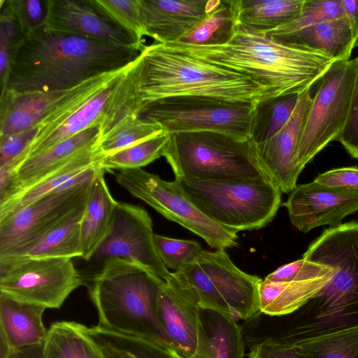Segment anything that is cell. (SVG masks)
Wrapping results in <instances>:
<instances>
[{"label": "cell", "mask_w": 358, "mask_h": 358, "mask_svg": "<svg viewBox=\"0 0 358 358\" xmlns=\"http://www.w3.org/2000/svg\"><path fill=\"white\" fill-rule=\"evenodd\" d=\"M140 52L134 47L102 43L44 25L18 43L6 90L27 94L70 89L127 66Z\"/></svg>", "instance_id": "cell-1"}, {"label": "cell", "mask_w": 358, "mask_h": 358, "mask_svg": "<svg viewBox=\"0 0 358 358\" xmlns=\"http://www.w3.org/2000/svg\"><path fill=\"white\" fill-rule=\"evenodd\" d=\"M163 45L245 75L271 97L298 94L310 88L334 61L322 53L284 44L266 33L240 25L224 45H193L178 42Z\"/></svg>", "instance_id": "cell-2"}, {"label": "cell", "mask_w": 358, "mask_h": 358, "mask_svg": "<svg viewBox=\"0 0 358 358\" xmlns=\"http://www.w3.org/2000/svg\"><path fill=\"white\" fill-rule=\"evenodd\" d=\"M137 115L143 106L173 96H203L256 104L272 98L249 77L153 43L134 62Z\"/></svg>", "instance_id": "cell-3"}, {"label": "cell", "mask_w": 358, "mask_h": 358, "mask_svg": "<svg viewBox=\"0 0 358 358\" xmlns=\"http://www.w3.org/2000/svg\"><path fill=\"white\" fill-rule=\"evenodd\" d=\"M164 280L148 268L119 259L105 261L86 284L98 325L172 348L157 310Z\"/></svg>", "instance_id": "cell-4"}, {"label": "cell", "mask_w": 358, "mask_h": 358, "mask_svg": "<svg viewBox=\"0 0 358 358\" xmlns=\"http://www.w3.org/2000/svg\"><path fill=\"white\" fill-rule=\"evenodd\" d=\"M302 258L335 271L330 281L302 307L308 320L292 335L301 338L357 324L358 222L325 229Z\"/></svg>", "instance_id": "cell-5"}, {"label": "cell", "mask_w": 358, "mask_h": 358, "mask_svg": "<svg viewBox=\"0 0 358 358\" xmlns=\"http://www.w3.org/2000/svg\"><path fill=\"white\" fill-rule=\"evenodd\" d=\"M163 157L176 178L272 180L251 139L216 131L169 134Z\"/></svg>", "instance_id": "cell-6"}, {"label": "cell", "mask_w": 358, "mask_h": 358, "mask_svg": "<svg viewBox=\"0 0 358 358\" xmlns=\"http://www.w3.org/2000/svg\"><path fill=\"white\" fill-rule=\"evenodd\" d=\"M175 180L201 213L236 232L265 227L273 220L281 203L282 192L271 180Z\"/></svg>", "instance_id": "cell-7"}, {"label": "cell", "mask_w": 358, "mask_h": 358, "mask_svg": "<svg viewBox=\"0 0 358 358\" xmlns=\"http://www.w3.org/2000/svg\"><path fill=\"white\" fill-rule=\"evenodd\" d=\"M173 273L201 308L224 312L237 322L259 311L262 280L239 269L224 249L203 250L195 263Z\"/></svg>", "instance_id": "cell-8"}, {"label": "cell", "mask_w": 358, "mask_h": 358, "mask_svg": "<svg viewBox=\"0 0 358 358\" xmlns=\"http://www.w3.org/2000/svg\"><path fill=\"white\" fill-rule=\"evenodd\" d=\"M255 105L203 96H173L143 106L138 116L159 124L167 134L210 131L248 139Z\"/></svg>", "instance_id": "cell-9"}, {"label": "cell", "mask_w": 358, "mask_h": 358, "mask_svg": "<svg viewBox=\"0 0 358 358\" xmlns=\"http://www.w3.org/2000/svg\"><path fill=\"white\" fill-rule=\"evenodd\" d=\"M117 182L166 219L202 238L217 250L238 245L237 232L220 225L201 213L185 196L177 182L162 180L141 168L120 169Z\"/></svg>", "instance_id": "cell-10"}, {"label": "cell", "mask_w": 358, "mask_h": 358, "mask_svg": "<svg viewBox=\"0 0 358 358\" xmlns=\"http://www.w3.org/2000/svg\"><path fill=\"white\" fill-rule=\"evenodd\" d=\"M355 78L352 60L334 61L321 76L297 148L296 165L301 171L341 133L348 114Z\"/></svg>", "instance_id": "cell-11"}, {"label": "cell", "mask_w": 358, "mask_h": 358, "mask_svg": "<svg viewBox=\"0 0 358 358\" xmlns=\"http://www.w3.org/2000/svg\"><path fill=\"white\" fill-rule=\"evenodd\" d=\"M83 282L72 258L0 259V292L47 308H59Z\"/></svg>", "instance_id": "cell-12"}, {"label": "cell", "mask_w": 358, "mask_h": 358, "mask_svg": "<svg viewBox=\"0 0 358 358\" xmlns=\"http://www.w3.org/2000/svg\"><path fill=\"white\" fill-rule=\"evenodd\" d=\"M94 176L45 195L0 218V259L17 256L84 206Z\"/></svg>", "instance_id": "cell-13"}, {"label": "cell", "mask_w": 358, "mask_h": 358, "mask_svg": "<svg viewBox=\"0 0 358 358\" xmlns=\"http://www.w3.org/2000/svg\"><path fill=\"white\" fill-rule=\"evenodd\" d=\"M152 222L142 207L117 202L104 238L88 262L119 259L140 264L166 280L171 272L162 263L155 245Z\"/></svg>", "instance_id": "cell-14"}, {"label": "cell", "mask_w": 358, "mask_h": 358, "mask_svg": "<svg viewBox=\"0 0 358 358\" xmlns=\"http://www.w3.org/2000/svg\"><path fill=\"white\" fill-rule=\"evenodd\" d=\"M196 296L171 273L157 299V315L169 345L185 358H206V339Z\"/></svg>", "instance_id": "cell-15"}, {"label": "cell", "mask_w": 358, "mask_h": 358, "mask_svg": "<svg viewBox=\"0 0 358 358\" xmlns=\"http://www.w3.org/2000/svg\"><path fill=\"white\" fill-rule=\"evenodd\" d=\"M292 224L306 233L323 225L342 224L358 210V192L322 185L313 180L296 185L283 203Z\"/></svg>", "instance_id": "cell-16"}, {"label": "cell", "mask_w": 358, "mask_h": 358, "mask_svg": "<svg viewBox=\"0 0 358 358\" xmlns=\"http://www.w3.org/2000/svg\"><path fill=\"white\" fill-rule=\"evenodd\" d=\"M127 66L95 76L64 90L27 94H15L6 90L1 94L0 98V137L38 126L78 94L101 82L115 77Z\"/></svg>", "instance_id": "cell-17"}, {"label": "cell", "mask_w": 358, "mask_h": 358, "mask_svg": "<svg viewBox=\"0 0 358 358\" xmlns=\"http://www.w3.org/2000/svg\"><path fill=\"white\" fill-rule=\"evenodd\" d=\"M45 26L49 29L141 52L145 45L124 29L94 3L93 0H48Z\"/></svg>", "instance_id": "cell-18"}, {"label": "cell", "mask_w": 358, "mask_h": 358, "mask_svg": "<svg viewBox=\"0 0 358 358\" xmlns=\"http://www.w3.org/2000/svg\"><path fill=\"white\" fill-rule=\"evenodd\" d=\"M312 99L310 88L300 92L287 124L272 138L257 145L264 166L283 193L295 189L301 172L296 165V152Z\"/></svg>", "instance_id": "cell-19"}, {"label": "cell", "mask_w": 358, "mask_h": 358, "mask_svg": "<svg viewBox=\"0 0 358 358\" xmlns=\"http://www.w3.org/2000/svg\"><path fill=\"white\" fill-rule=\"evenodd\" d=\"M137 1L145 36L162 44L179 41L222 3V0Z\"/></svg>", "instance_id": "cell-20"}, {"label": "cell", "mask_w": 358, "mask_h": 358, "mask_svg": "<svg viewBox=\"0 0 358 358\" xmlns=\"http://www.w3.org/2000/svg\"><path fill=\"white\" fill-rule=\"evenodd\" d=\"M97 146L98 145L82 152L38 183L0 204V218L45 195L80 183L93 177L100 168L99 162L102 157Z\"/></svg>", "instance_id": "cell-21"}, {"label": "cell", "mask_w": 358, "mask_h": 358, "mask_svg": "<svg viewBox=\"0 0 358 358\" xmlns=\"http://www.w3.org/2000/svg\"><path fill=\"white\" fill-rule=\"evenodd\" d=\"M100 139L101 126L94 125L29 157L17 171L18 193L16 195L38 183L78 154L96 146Z\"/></svg>", "instance_id": "cell-22"}, {"label": "cell", "mask_w": 358, "mask_h": 358, "mask_svg": "<svg viewBox=\"0 0 358 358\" xmlns=\"http://www.w3.org/2000/svg\"><path fill=\"white\" fill-rule=\"evenodd\" d=\"M45 309L0 292V343L11 351L43 342L48 331L42 320Z\"/></svg>", "instance_id": "cell-23"}, {"label": "cell", "mask_w": 358, "mask_h": 358, "mask_svg": "<svg viewBox=\"0 0 358 358\" xmlns=\"http://www.w3.org/2000/svg\"><path fill=\"white\" fill-rule=\"evenodd\" d=\"M271 37L286 45L322 53L334 61L349 60L357 44L345 16Z\"/></svg>", "instance_id": "cell-24"}, {"label": "cell", "mask_w": 358, "mask_h": 358, "mask_svg": "<svg viewBox=\"0 0 358 358\" xmlns=\"http://www.w3.org/2000/svg\"><path fill=\"white\" fill-rule=\"evenodd\" d=\"M105 172L100 167L92 180L80 223L81 257L87 262L106 235L117 202L108 189Z\"/></svg>", "instance_id": "cell-25"}, {"label": "cell", "mask_w": 358, "mask_h": 358, "mask_svg": "<svg viewBox=\"0 0 358 358\" xmlns=\"http://www.w3.org/2000/svg\"><path fill=\"white\" fill-rule=\"evenodd\" d=\"M333 275L290 282L264 279L259 287V311L271 316L294 313L314 297Z\"/></svg>", "instance_id": "cell-26"}, {"label": "cell", "mask_w": 358, "mask_h": 358, "mask_svg": "<svg viewBox=\"0 0 358 358\" xmlns=\"http://www.w3.org/2000/svg\"><path fill=\"white\" fill-rule=\"evenodd\" d=\"M306 0H229L237 25L267 32L287 24L301 12Z\"/></svg>", "instance_id": "cell-27"}, {"label": "cell", "mask_w": 358, "mask_h": 358, "mask_svg": "<svg viewBox=\"0 0 358 358\" xmlns=\"http://www.w3.org/2000/svg\"><path fill=\"white\" fill-rule=\"evenodd\" d=\"M43 358H106L87 332V327L73 321L52 323L43 342Z\"/></svg>", "instance_id": "cell-28"}, {"label": "cell", "mask_w": 358, "mask_h": 358, "mask_svg": "<svg viewBox=\"0 0 358 358\" xmlns=\"http://www.w3.org/2000/svg\"><path fill=\"white\" fill-rule=\"evenodd\" d=\"M206 339V358H244L242 329L230 315L210 308H200Z\"/></svg>", "instance_id": "cell-29"}, {"label": "cell", "mask_w": 358, "mask_h": 358, "mask_svg": "<svg viewBox=\"0 0 358 358\" xmlns=\"http://www.w3.org/2000/svg\"><path fill=\"white\" fill-rule=\"evenodd\" d=\"M87 332L106 358H185L173 348L99 325L87 327Z\"/></svg>", "instance_id": "cell-30"}, {"label": "cell", "mask_w": 358, "mask_h": 358, "mask_svg": "<svg viewBox=\"0 0 358 358\" xmlns=\"http://www.w3.org/2000/svg\"><path fill=\"white\" fill-rule=\"evenodd\" d=\"M85 206L73 212L20 255L9 258L81 257L80 223Z\"/></svg>", "instance_id": "cell-31"}, {"label": "cell", "mask_w": 358, "mask_h": 358, "mask_svg": "<svg viewBox=\"0 0 358 358\" xmlns=\"http://www.w3.org/2000/svg\"><path fill=\"white\" fill-rule=\"evenodd\" d=\"M285 336L308 358H358V323L301 338Z\"/></svg>", "instance_id": "cell-32"}, {"label": "cell", "mask_w": 358, "mask_h": 358, "mask_svg": "<svg viewBox=\"0 0 358 358\" xmlns=\"http://www.w3.org/2000/svg\"><path fill=\"white\" fill-rule=\"evenodd\" d=\"M298 97L299 94L268 98L254 106L250 138L257 145L272 138L287 124L296 108Z\"/></svg>", "instance_id": "cell-33"}, {"label": "cell", "mask_w": 358, "mask_h": 358, "mask_svg": "<svg viewBox=\"0 0 358 358\" xmlns=\"http://www.w3.org/2000/svg\"><path fill=\"white\" fill-rule=\"evenodd\" d=\"M236 27L229 0H222L217 9L178 42L193 45H224L233 38Z\"/></svg>", "instance_id": "cell-34"}, {"label": "cell", "mask_w": 358, "mask_h": 358, "mask_svg": "<svg viewBox=\"0 0 358 358\" xmlns=\"http://www.w3.org/2000/svg\"><path fill=\"white\" fill-rule=\"evenodd\" d=\"M164 132L162 126L136 115L126 117L99 142L102 157L109 155Z\"/></svg>", "instance_id": "cell-35"}, {"label": "cell", "mask_w": 358, "mask_h": 358, "mask_svg": "<svg viewBox=\"0 0 358 358\" xmlns=\"http://www.w3.org/2000/svg\"><path fill=\"white\" fill-rule=\"evenodd\" d=\"M168 139L169 134L163 132L126 149L102 157L99 166L105 171L142 168L163 155Z\"/></svg>", "instance_id": "cell-36"}, {"label": "cell", "mask_w": 358, "mask_h": 358, "mask_svg": "<svg viewBox=\"0 0 358 358\" xmlns=\"http://www.w3.org/2000/svg\"><path fill=\"white\" fill-rule=\"evenodd\" d=\"M345 16L340 0H306L300 13L287 24L267 32L274 36L301 29L314 24Z\"/></svg>", "instance_id": "cell-37"}, {"label": "cell", "mask_w": 358, "mask_h": 358, "mask_svg": "<svg viewBox=\"0 0 358 358\" xmlns=\"http://www.w3.org/2000/svg\"><path fill=\"white\" fill-rule=\"evenodd\" d=\"M157 252L165 266L175 271L195 263L203 251L196 241L154 235Z\"/></svg>", "instance_id": "cell-38"}, {"label": "cell", "mask_w": 358, "mask_h": 358, "mask_svg": "<svg viewBox=\"0 0 358 358\" xmlns=\"http://www.w3.org/2000/svg\"><path fill=\"white\" fill-rule=\"evenodd\" d=\"M115 23L143 43L145 36L137 0H93Z\"/></svg>", "instance_id": "cell-39"}, {"label": "cell", "mask_w": 358, "mask_h": 358, "mask_svg": "<svg viewBox=\"0 0 358 358\" xmlns=\"http://www.w3.org/2000/svg\"><path fill=\"white\" fill-rule=\"evenodd\" d=\"M48 0H1L0 7L6 10L24 35L45 25Z\"/></svg>", "instance_id": "cell-40"}, {"label": "cell", "mask_w": 358, "mask_h": 358, "mask_svg": "<svg viewBox=\"0 0 358 358\" xmlns=\"http://www.w3.org/2000/svg\"><path fill=\"white\" fill-rule=\"evenodd\" d=\"M24 36L18 24L3 8L0 15V85L1 94L7 86L15 50Z\"/></svg>", "instance_id": "cell-41"}, {"label": "cell", "mask_w": 358, "mask_h": 358, "mask_svg": "<svg viewBox=\"0 0 358 358\" xmlns=\"http://www.w3.org/2000/svg\"><path fill=\"white\" fill-rule=\"evenodd\" d=\"M334 268L304 258L282 265L265 277L272 282L302 281L333 275Z\"/></svg>", "instance_id": "cell-42"}, {"label": "cell", "mask_w": 358, "mask_h": 358, "mask_svg": "<svg viewBox=\"0 0 358 358\" xmlns=\"http://www.w3.org/2000/svg\"><path fill=\"white\" fill-rule=\"evenodd\" d=\"M248 358H308L301 348L286 336L269 337L255 343Z\"/></svg>", "instance_id": "cell-43"}, {"label": "cell", "mask_w": 358, "mask_h": 358, "mask_svg": "<svg viewBox=\"0 0 358 358\" xmlns=\"http://www.w3.org/2000/svg\"><path fill=\"white\" fill-rule=\"evenodd\" d=\"M355 78L345 126L337 138L353 158L358 159V57L352 60Z\"/></svg>", "instance_id": "cell-44"}, {"label": "cell", "mask_w": 358, "mask_h": 358, "mask_svg": "<svg viewBox=\"0 0 358 358\" xmlns=\"http://www.w3.org/2000/svg\"><path fill=\"white\" fill-rule=\"evenodd\" d=\"M38 129V125L10 136L0 137V166L30 147Z\"/></svg>", "instance_id": "cell-45"}, {"label": "cell", "mask_w": 358, "mask_h": 358, "mask_svg": "<svg viewBox=\"0 0 358 358\" xmlns=\"http://www.w3.org/2000/svg\"><path fill=\"white\" fill-rule=\"evenodd\" d=\"M314 180L329 187L358 192V168L331 169L320 174Z\"/></svg>", "instance_id": "cell-46"}, {"label": "cell", "mask_w": 358, "mask_h": 358, "mask_svg": "<svg viewBox=\"0 0 358 358\" xmlns=\"http://www.w3.org/2000/svg\"><path fill=\"white\" fill-rule=\"evenodd\" d=\"M345 16L349 21L355 39L358 40V0H340Z\"/></svg>", "instance_id": "cell-47"}, {"label": "cell", "mask_w": 358, "mask_h": 358, "mask_svg": "<svg viewBox=\"0 0 358 358\" xmlns=\"http://www.w3.org/2000/svg\"><path fill=\"white\" fill-rule=\"evenodd\" d=\"M7 358H43V342L32 346L11 350Z\"/></svg>", "instance_id": "cell-48"}, {"label": "cell", "mask_w": 358, "mask_h": 358, "mask_svg": "<svg viewBox=\"0 0 358 358\" xmlns=\"http://www.w3.org/2000/svg\"><path fill=\"white\" fill-rule=\"evenodd\" d=\"M356 45H358V40H357V44H356Z\"/></svg>", "instance_id": "cell-49"}]
</instances>
